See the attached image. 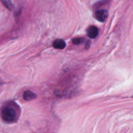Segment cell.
Returning <instances> with one entry per match:
<instances>
[{
	"label": "cell",
	"instance_id": "cell-2",
	"mask_svg": "<svg viewBox=\"0 0 133 133\" xmlns=\"http://www.w3.org/2000/svg\"><path fill=\"white\" fill-rule=\"evenodd\" d=\"M109 12L105 9L102 10H97L95 12L94 17L97 20L100 22H104L108 18Z\"/></svg>",
	"mask_w": 133,
	"mask_h": 133
},
{
	"label": "cell",
	"instance_id": "cell-3",
	"mask_svg": "<svg viewBox=\"0 0 133 133\" xmlns=\"http://www.w3.org/2000/svg\"><path fill=\"white\" fill-rule=\"evenodd\" d=\"M87 34L90 38H95L99 34V30L96 26H90L87 29Z\"/></svg>",
	"mask_w": 133,
	"mask_h": 133
},
{
	"label": "cell",
	"instance_id": "cell-5",
	"mask_svg": "<svg viewBox=\"0 0 133 133\" xmlns=\"http://www.w3.org/2000/svg\"><path fill=\"white\" fill-rule=\"evenodd\" d=\"M23 97L25 101H31L36 98V95L31 91L27 90L23 93Z\"/></svg>",
	"mask_w": 133,
	"mask_h": 133
},
{
	"label": "cell",
	"instance_id": "cell-6",
	"mask_svg": "<svg viewBox=\"0 0 133 133\" xmlns=\"http://www.w3.org/2000/svg\"><path fill=\"white\" fill-rule=\"evenodd\" d=\"M1 3L3 4L4 6L8 9L9 10H11L12 9H13V5L12 3H11V1H1Z\"/></svg>",
	"mask_w": 133,
	"mask_h": 133
},
{
	"label": "cell",
	"instance_id": "cell-4",
	"mask_svg": "<svg viewBox=\"0 0 133 133\" xmlns=\"http://www.w3.org/2000/svg\"><path fill=\"white\" fill-rule=\"evenodd\" d=\"M53 46L57 49H63L66 47V43L62 39H57L53 42Z\"/></svg>",
	"mask_w": 133,
	"mask_h": 133
},
{
	"label": "cell",
	"instance_id": "cell-7",
	"mask_svg": "<svg viewBox=\"0 0 133 133\" xmlns=\"http://www.w3.org/2000/svg\"><path fill=\"white\" fill-rule=\"evenodd\" d=\"M83 41H84V39L82 38H75L72 40L73 43L74 44H77V45L81 44L83 42Z\"/></svg>",
	"mask_w": 133,
	"mask_h": 133
},
{
	"label": "cell",
	"instance_id": "cell-1",
	"mask_svg": "<svg viewBox=\"0 0 133 133\" xmlns=\"http://www.w3.org/2000/svg\"><path fill=\"white\" fill-rule=\"evenodd\" d=\"M20 116V109L16 103L9 102L5 104L1 110V117L7 123H15Z\"/></svg>",
	"mask_w": 133,
	"mask_h": 133
},
{
	"label": "cell",
	"instance_id": "cell-8",
	"mask_svg": "<svg viewBox=\"0 0 133 133\" xmlns=\"http://www.w3.org/2000/svg\"><path fill=\"white\" fill-rule=\"evenodd\" d=\"M1 81H0V85H1Z\"/></svg>",
	"mask_w": 133,
	"mask_h": 133
}]
</instances>
